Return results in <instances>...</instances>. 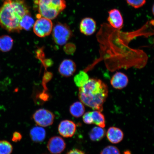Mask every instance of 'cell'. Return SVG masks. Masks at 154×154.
<instances>
[{"instance_id":"obj_1","label":"cell","mask_w":154,"mask_h":154,"mask_svg":"<svg viewBox=\"0 0 154 154\" xmlns=\"http://www.w3.org/2000/svg\"><path fill=\"white\" fill-rule=\"evenodd\" d=\"M108 94V87L104 82L99 79L90 78L79 88V98L84 105L102 111Z\"/></svg>"},{"instance_id":"obj_2","label":"cell","mask_w":154,"mask_h":154,"mask_svg":"<svg viewBox=\"0 0 154 154\" xmlns=\"http://www.w3.org/2000/svg\"><path fill=\"white\" fill-rule=\"evenodd\" d=\"M29 13L24 0H5L0 7V26L9 32H19L20 21Z\"/></svg>"},{"instance_id":"obj_3","label":"cell","mask_w":154,"mask_h":154,"mask_svg":"<svg viewBox=\"0 0 154 154\" xmlns=\"http://www.w3.org/2000/svg\"><path fill=\"white\" fill-rule=\"evenodd\" d=\"M40 17L51 19L56 18L66 7L65 0H34Z\"/></svg>"},{"instance_id":"obj_4","label":"cell","mask_w":154,"mask_h":154,"mask_svg":"<svg viewBox=\"0 0 154 154\" xmlns=\"http://www.w3.org/2000/svg\"><path fill=\"white\" fill-rule=\"evenodd\" d=\"M53 37L55 43L62 46L66 44L72 36V30L66 24L58 23L53 29Z\"/></svg>"},{"instance_id":"obj_5","label":"cell","mask_w":154,"mask_h":154,"mask_svg":"<svg viewBox=\"0 0 154 154\" xmlns=\"http://www.w3.org/2000/svg\"><path fill=\"white\" fill-rule=\"evenodd\" d=\"M33 27L34 33L38 37L43 38L51 34L53 24L51 19L41 17L35 22Z\"/></svg>"},{"instance_id":"obj_6","label":"cell","mask_w":154,"mask_h":154,"mask_svg":"<svg viewBox=\"0 0 154 154\" xmlns=\"http://www.w3.org/2000/svg\"><path fill=\"white\" fill-rule=\"evenodd\" d=\"M32 119L38 126L47 127L53 124L55 115L48 109H40L34 113L32 115Z\"/></svg>"},{"instance_id":"obj_7","label":"cell","mask_w":154,"mask_h":154,"mask_svg":"<svg viewBox=\"0 0 154 154\" xmlns=\"http://www.w3.org/2000/svg\"><path fill=\"white\" fill-rule=\"evenodd\" d=\"M47 147L51 154H60L64 151L66 147V144L61 137L55 136L50 138Z\"/></svg>"},{"instance_id":"obj_8","label":"cell","mask_w":154,"mask_h":154,"mask_svg":"<svg viewBox=\"0 0 154 154\" xmlns=\"http://www.w3.org/2000/svg\"><path fill=\"white\" fill-rule=\"evenodd\" d=\"M76 130V126L72 121L65 120L60 123L58 131L60 135L65 138L72 137L74 135Z\"/></svg>"},{"instance_id":"obj_9","label":"cell","mask_w":154,"mask_h":154,"mask_svg":"<svg viewBox=\"0 0 154 154\" xmlns=\"http://www.w3.org/2000/svg\"><path fill=\"white\" fill-rule=\"evenodd\" d=\"M107 21L111 26L116 29L120 30L124 25V20L120 11L116 9L109 11Z\"/></svg>"},{"instance_id":"obj_10","label":"cell","mask_w":154,"mask_h":154,"mask_svg":"<svg viewBox=\"0 0 154 154\" xmlns=\"http://www.w3.org/2000/svg\"><path fill=\"white\" fill-rule=\"evenodd\" d=\"M97 26L95 21L90 17L83 19L80 24V30L81 32L85 35H92L96 32Z\"/></svg>"},{"instance_id":"obj_11","label":"cell","mask_w":154,"mask_h":154,"mask_svg":"<svg viewBox=\"0 0 154 154\" xmlns=\"http://www.w3.org/2000/svg\"><path fill=\"white\" fill-rule=\"evenodd\" d=\"M129 82L128 76L124 73L117 72L113 75L110 80L111 85L115 89L121 90L126 87Z\"/></svg>"},{"instance_id":"obj_12","label":"cell","mask_w":154,"mask_h":154,"mask_svg":"<svg viewBox=\"0 0 154 154\" xmlns=\"http://www.w3.org/2000/svg\"><path fill=\"white\" fill-rule=\"evenodd\" d=\"M76 66L72 60L66 59L63 60L60 65L59 72L61 75L69 77L72 75L75 72Z\"/></svg>"},{"instance_id":"obj_13","label":"cell","mask_w":154,"mask_h":154,"mask_svg":"<svg viewBox=\"0 0 154 154\" xmlns=\"http://www.w3.org/2000/svg\"><path fill=\"white\" fill-rule=\"evenodd\" d=\"M106 136L108 140L111 143L117 144L123 140L124 134L120 129L116 127H111L108 130Z\"/></svg>"},{"instance_id":"obj_14","label":"cell","mask_w":154,"mask_h":154,"mask_svg":"<svg viewBox=\"0 0 154 154\" xmlns=\"http://www.w3.org/2000/svg\"><path fill=\"white\" fill-rule=\"evenodd\" d=\"M29 135L32 141L35 143H41L46 138V131L43 127L35 126L30 130Z\"/></svg>"},{"instance_id":"obj_15","label":"cell","mask_w":154,"mask_h":154,"mask_svg":"<svg viewBox=\"0 0 154 154\" xmlns=\"http://www.w3.org/2000/svg\"><path fill=\"white\" fill-rule=\"evenodd\" d=\"M14 41L11 36L3 35L0 36V51L7 52L12 49Z\"/></svg>"},{"instance_id":"obj_16","label":"cell","mask_w":154,"mask_h":154,"mask_svg":"<svg viewBox=\"0 0 154 154\" xmlns=\"http://www.w3.org/2000/svg\"><path fill=\"white\" fill-rule=\"evenodd\" d=\"M85 111L84 105L81 102L77 101L73 103L69 108V112L73 117L79 118L84 115Z\"/></svg>"},{"instance_id":"obj_17","label":"cell","mask_w":154,"mask_h":154,"mask_svg":"<svg viewBox=\"0 0 154 154\" xmlns=\"http://www.w3.org/2000/svg\"><path fill=\"white\" fill-rule=\"evenodd\" d=\"M106 131L103 128L100 127H94L90 131L89 136L92 141H99L104 137Z\"/></svg>"},{"instance_id":"obj_18","label":"cell","mask_w":154,"mask_h":154,"mask_svg":"<svg viewBox=\"0 0 154 154\" xmlns=\"http://www.w3.org/2000/svg\"><path fill=\"white\" fill-rule=\"evenodd\" d=\"M92 124H95L102 128L105 126V119L104 116L101 111L95 110L91 112Z\"/></svg>"},{"instance_id":"obj_19","label":"cell","mask_w":154,"mask_h":154,"mask_svg":"<svg viewBox=\"0 0 154 154\" xmlns=\"http://www.w3.org/2000/svg\"><path fill=\"white\" fill-rule=\"evenodd\" d=\"M35 21L30 14L29 13L25 15L21 19L20 22V26L21 28L24 30H29L33 26Z\"/></svg>"},{"instance_id":"obj_20","label":"cell","mask_w":154,"mask_h":154,"mask_svg":"<svg viewBox=\"0 0 154 154\" xmlns=\"http://www.w3.org/2000/svg\"><path fill=\"white\" fill-rule=\"evenodd\" d=\"M89 79V77L86 72L81 71L75 76L74 81L76 85L80 88L84 85Z\"/></svg>"},{"instance_id":"obj_21","label":"cell","mask_w":154,"mask_h":154,"mask_svg":"<svg viewBox=\"0 0 154 154\" xmlns=\"http://www.w3.org/2000/svg\"><path fill=\"white\" fill-rule=\"evenodd\" d=\"M13 147L10 143L7 140H0V154H11Z\"/></svg>"},{"instance_id":"obj_22","label":"cell","mask_w":154,"mask_h":154,"mask_svg":"<svg viewBox=\"0 0 154 154\" xmlns=\"http://www.w3.org/2000/svg\"><path fill=\"white\" fill-rule=\"evenodd\" d=\"M100 154H121L120 151L114 146H107L101 152Z\"/></svg>"},{"instance_id":"obj_23","label":"cell","mask_w":154,"mask_h":154,"mask_svg":"<svg viewBox=\"0 0 154 154\" xmlns=\"http://www.w3.org/2000/svg\"><path fill=\"white\" fill-rule=\"evenodd\" d=\"M127 3L134 8L137 9L145 4L146 0H126Z\"/></svg>"},{"instance_id":"obj_24","label":"cell","mask_w":154,"mask_h":154,"mask_svg":"<svg viewBox=\"0 0 154 154\" xmlns=\"http://www.w3.org/2000/svg\"><path fill=\"white\" fill-rule=\"evenodd\" d=\"M83 121L87 124H92V120L91 116V112H88L85 113L82 117Z\"/></svg>"},{"instance_id":"obj_25","label":"cell","mask_w":154,"mask_h":154,"mask_svg":"<svg viewBox=\"0 0 154 154\" xmlns=\"http://www.w3.org/2000/svg\"><path fill=\"white\" fill-rule=\"evenodd\" d=\"M22 136L20 133L18 132H15L13 133L12 138V141L17 142H19L22 139Z\"/></svg>"},{"instance_id":"obj_26","label":"cell","mask_w":154,"mask_h":154,"mask_svg":"<svg viewBox=\"0 0 154 154\" xmlns=\"http://www.w3.org/2000/svg\"><path fill=\"white\" fill-rule=\"evenodd\" d=\"M74 46L71 44H67L64 47L65 52L67 54H72L74 51Z\"/></svg>"},{"instance_id":"obj_27","label":"cell","mask_w":154,"mask_h":154,"mask_svg":"<svg viewBox=\"0 0 154 154\" xmlns=\"http://www.w3.org/2000/svg\"><path fill=\"white\" fill-rule=\"evenodd\" d=\"M66 154H85L83 151L78 149H73L70 150Z\"/></svg>"}]
</instances>
